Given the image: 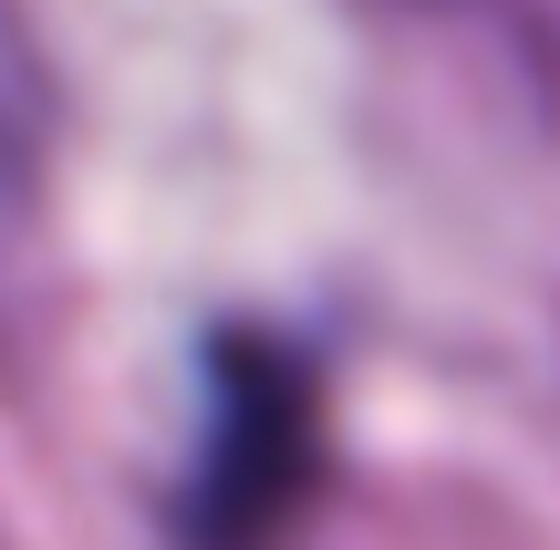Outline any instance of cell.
I'll return each mask as SVG.
<instances>
[{
	"label": "cell",
	"instance_id": "cell-1",
	"mask_svg": "<svg viewBox=\"0 0 560 550\" xmlns=\"http://www.w3.org/2000/svg\"><path fill=\"white\" fill-rule=\"evenodd\" d=\"M42 156H52V62H42L32 21L0 0V249L32 229Z\"/></svg>",
	"mask_w": 560,
	"mask_h": 550
}]
</instances>
